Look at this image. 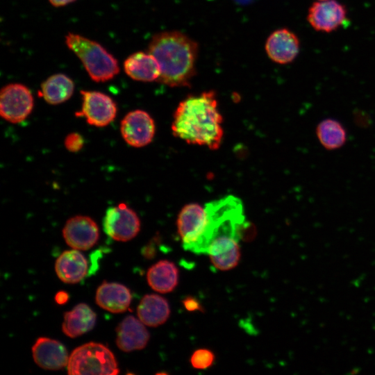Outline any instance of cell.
<instances>
[{
	"mask_svg": "<svg viewBox=\"0 0 375 375\" xmlns=\"http://www.w3.org/2000/svg\"><path fill=\"white\" fill-rule=\"evenodd\" d=\"M222 119L215 92L206 91L180 102L172 130L175 136L189 144L217 149L223 138Z\"/></svg>",
	"mask_w": 375,
	"mask_h": 375,
	"instance_id": "7a4b0ae2",
	"label": "cell"
},
{
	"mask_svg": "<svg viewBox=\"0 0 375 375\" xmlns=\"http://www.w3.org/2000/svg\"><path fill=\"white\" fill-rule=\"evenodd\" d=\"M96 318L95 312L87 304L79 303L65 312L62 331L69 338L80 336L93 328Z\"/></svg>",
	"mask_w": 375,
	"mask_h": 375,
	"instance_id": "ffe728a7",
	"label": "cell"
},
{
	"mask_svg": "<svg viewBox=\"0 0 375 375\" xmlns=\"http://www.w3.org/2000/svg\"><path fill=\"white\" fill-rule=\"evenodd\" d=\"M205 217V208L196 203L185 205L179 212L178 233L184 249L191 251L201 233Z\"/></svg>",
	"mask_w": 375,
	"mask_h": 375,
	"instance_id": "4fadbf2b",
	"label": "cell"
},
{
	"mask_svg": "<svg viewBox=\"0 0 375 375\" xmlns=\"http://www.w3.org/2000/svg\"><path fill=\"white\" fill-rule=\"evenodd\" d=\"M265 49L268 57L274 62L285 65L292 62L300 49L297 35L286 28L272 32L265 42Z\"/></svg>",
	"mask_w": 375,
	"mask_h": 375,
	"instance_id": "7c38bea8",
	"label": "cell"
},
{
	"mask_svg": "<svg viewBox=\"0 0 375 375\" xmlns=\"http://www.w3.org/2000/svg\"><path fill=\"white\" fill-rule=\"evenodd\" d=\"M35 362L48 370L60 369L67 365L69 358L65 347L60 342L48 338H39L32 347Z\"/></svg>",
	"mask_w": 375,
	"mask_h": 375,
	"instance_id": "5bb4252c",
	"label": "cell"
},
{
	"mask_svg": "<svg viewBox=\"0 0 375 375\" xmlns=\"http://www.w3.org/2000/svg\"><path fill=\"white\" fill-rule=\"evenodd\" d=\"M68 294L64 291H60L55 297V300L58 304L65 303L68 301Z\"/></svg>",
	"mask_w": 375,
	"mask_h": 375,
	"instance_id": "4316f807",
	"label": "cell"
},
{
	"mask_svg": "<svg viewBox=\"0 0 375 375\" xmlns=\"http://www.w3.org/2000/svg\"><path fill=\"white\" fill-rule=\"evenodd\" d=\"M317 1H326V0H317Z\"/></svg>",
	"mask_w": 375,
	"mask_h": 375,
	"instance_id": "f1b7e54d",
	"label": "cell"
},
{
	"mask_svg": "<svg viewBox=\"0 0 375 375\" xmlns=\"http://www.w3.org/2000/svg\"><path fill=\"white\" fill-rule=\"evenodd\" d=\"M125 73L132 79L143 82L158 81L160 67L156 58L149 51L131 54L124 62Z\"/></svg>",
	"mask_w": 375,
	"mask_h": 375,
	"instance_id": "2e32d148",
	"label": "cell"
},
{
	"mask_svg": "<svg viewBox=\"0 0 375 375\" xmlns=\"http://www.w3.org/2000/svg\"><path fill=\"white\" fill-rule=\"evenodd\" d=\"M55 270L58 278L66 283H76L88 274V263L77 249L63 251L57 258Z\"/></svg>",
	"mask_w": 375,
	"mask_h": 375,
	"instance_id": "ac0fdd59",
	"label": "cell"
},
{
	"mask_svg": "<svg viewBox=\"0 0 375 375\" xmlns=\"http://www.w3.org/2000/svg\"><path fill=\"white\" fill-rule=\"evenodd\" d=\"M149 286L160 293L173 291L178 282V270L171 261L162 260L153 265L147 274Z\"/></svg>",
	"mask_w": 375,
	"mask_h": 375,
	"instance_id": "44dd1931",
	"label": "cell"
},
{
	"mask_svg": "<svg viewBox=\"0 0 375 375\" xmlns=\"http://www.w3.org/2000/svg\"><path fill=\"white\" fill-rule=\"evenodd\" d=\"M64 144L69 151L73 153L78 152L83 147L84 139L78 133H71L66 136Z\"/></svg>",
	"mask_w": 375,
	"mask_h": 375,
	"instance_id": "d4e9b609",
	"label": "cell"
},
{
	"mask_svg": "<svg viewBox=\"0 0 375 375\" xmlns=\"http://www.w3.org/2000/svg\"><path fill=\"white\" fill-rule=\"evenodd\" d=\"M132 299L131 291L124 285L103 281L98 288L95 300L98 306L112 313L125 312Z\"/></svg>",
	"mask_w": 375,
	"mask_h": 375,
	"instance_id": "e0dca14e",
	"label": "cell"
},
{
	"mask_svg": "<svg viewBox=\"0 0 375 375\" xmlns=\"http://www.w3.org/2000/svg\"><path fill=\"white\" fill-rule=\"evenodd\" d=\"M74 90V81L69 76L56 74L42 83L40 93L48 103L57 105L68 100Z\"/></svg>",
	"mask_w": 375,
	"mask_h": 375,
	"instance_id": "7402d4cb",
	"label": "cell"
},
{
	"mask_svg": "<svg viewBox=\"0 0 375 375\" xmlns=\"http://www.w3.org/2000/svg\"><path fill=\"white\" fill-rule=\"evenodd\" d=\"M148 51L160 67L158 81L170 87L190 85L196 74L198 44L178 31L160 32L151 38Z\"/></svg>",
	"mask_w": 375,
	"mask_h": 375,
	"instance_id": "3957f363",
	"label": "cell"
},
{
	"mask_svg": "<svg viewBox=\"0 0 375 375\" xmlns=\"http://www.w3.org/2000/svg\"><path fill=\"white\" fill-rule=\"evenodd\" d=\"M306 19L316 31L328 33L344 25L347 10L336 0L317 1L309 7Z\"/></svg>",
	"mask_w": 375,
	"mask_h": 375,
	"instance_id": "9c48e42d",
	"label": "cell"
},
{
	"mask_svg": "<svg viewBox=\"0 0 375 375\" xmlns=\"http://www.w3.org/2000/svg\"><path fill=\"white\" fill-rule=\"evenodd\" d=\"M68 374L115 375L119 368L115 356L106 346L95 342L84 344L70 354Z\"/></svg>",
	"mask_w": 375,
	"mask_h": 375,
	"instance_id": "5b68a950",
	"label": "cell"
},
{
	"mask_svg": "<svg viewBox=\"0 0 375 375\" xmlns=\"http://www.w3.org/2000/svg\"><path fill=\"white\" fill-rule=\"evenodd\" d=\"M76 0H49V3L54 7H61L71 3Z\"/></svg>",
	"mask_w": 375,
	"mask_h": 375,
	"instance_id": "83f0119b",
	"label": "cell"
},
{
	"mask_svg": "<svg viewBox=\"0 0 375 375\" xmlns=\"http://www.w3.org/2000/svg\"><path fill=\"white\" fill-rule=\"evenodd\" d=\"M81 110L76 112L77 117H83L88 124L103 127L115 118L117 107L115 101L108 95L98 91L81 90Z\"/></svg>",
	"mask_w": 375,
	"mask_h": 375,
	"instance_id": "52a82bcc",
	"label": "cell"
},
{
	"mask_svg": "<svg viewBox=\"0 0 375 375\" xmlns=\"http://www.w3.org/2000/svg\"><path fill=\"white\" fill-rule=\"evenodd\" d=\"M34 99L30 90L21 83H10L0 92V114L6 121L17 124L32 112Z\"/></svg>",
	"mask_w": 375,
	"mask_h": 375,
	"instance_id": "8992f818",
	"label": "cell"
},
{
	"mask_svg": "<svg viewBox=\"0 0 375 375\" xmlns=\"http://www.w3.org/2000/svg\"><path fill=\"white\" fill-rule=\"evenodd\" d=\"M315 132L319 143L328 151L341 148L347 141V131L343 124L335 119L322 120L317 125Z\"/></svg>",
	"mask_w": 375,
	"mask_h": 375,
	"instance_id": "603a6c76",
	"label": "cell"
},
{
	"mask_svg": "<svg viewBox=\"0 0 375 375\" xmlns=\"http://www.w3.org/2000/svg\"><path fill=\"white\" fill-rule=\"evenodd\" d=\"M201 233L191 249L208 254L215 268H234L240 258L239 242L246 219L241 200L233 195L207 203Z\"/></svg>",
	"mask_w": 375,
	"mask_h": 375,
	"instance_id": "6da1fadb",
	"label": "cell"
},
{
	"mask_svg": "<svg viewBox=\"0 0 375 375\" xmlns=\"http://www.w3.org/2000/svg\"><path fill=\"white\" fill-rule=\"evenodd\" d=\"M183 303L185 309L190 312L196 310L201 311L203 308L201 303L192 297H187L185 298Z\"/></svg>",
	"mask_w": 375,
	"mask_h": 375,
	"instance_id": "484cf974",
	"label": "cell"
},
{
	"mask_svg": "<svg viewBox=\"0 0 375 375\" xmlns=\"http://www.w3.org/2000/svg\"><path fill=\"white\" fill-rule=\"evenodd\" d=\"M137 313L139 319L144 325L156 327L168 319L170 308L167 300L161 296L146 294L138 306Z\"/></svg>",
	"mask_w": 375,
	"mask_h": 375,
	"instance_id": "d6986e66",
	"label": "cell"
},
{
	"mask_svg": "<svg viewBox=\"0 0 375 375\" xmlns=\"http://www.w3.org/2000/svg\"><path fill=\"white\" fill-rule=\"evenodd\" d=\"M65 43L81 60L94 81L106 82L119 74L117 60L98 42L79 34L69 33L65 36Z\"/></svg>",
	"mask_w": 375,
	"mask_h": 375,
	"instance_id": "277c9868",
	"label": "cell"
},
{
	"mask_svg": "<svg viewBox=\"0 0 375 375\" xmlns=\"http://www.w3.org/2000/svg\"><path fill=\"white\" fill-rule=\"evenodd\" d=\"M120 131L125 142L133 147L149 144L155 135V123L144 110H135L127 113L120 123Z\"/></svg>",
	"mask_w": 375,
	"mask_h": 375,
	"instance_id": "30bf717a",
	"label": "cell"
},
{
	"mask_svg": "<svg viewBox=\"0 0 375 375\" xmlns=\"http://www.w3.org/2000/svg\"><path fill=\"white\" fill-rule=\"evenodd\" d=\"M66 243L77 250H88L97 244L99 232L97 223L90 217L76 215L69 219L63 229Z\"/></svg>",
	"mask_w": 375,
	"mask_h": 375,
	"instance_id": "8fae6325",
	"label": "cell"
},
{
	"mask_svg": "<svg viewBox=\"0 0 375 375\" xmlns=\"http://www.w3.org/2000/svg\"><path fill=\"white\" fill-rule=\"evenodd\" d=\"M103 228L106 234L113 240L126 242L138 235L140 229V221L133 210L121 203L106 210Z\"/></svg>",
	"mask_w": 375,
	"mask_h": 375,
	"instance_id": "ba28073f",
	"label": "cell"
},
{
	"mask_svg": "<svg viewBox=\"0 0 375 375\" xmlns=\"http://www.w3.org/2000/svg\"><path fill=\"white\" fill-rule=\"evenodd\" d=\"M116 344L125 352L144 349L149 340V333L144 324L133 316L126 317L116 328Z\"/></svg>",
	"mask_w": 375,
	"mask_h": 375,
	"instance_id": "9a60e30c",
	"label": "cell"
},
{
	"mask_svg": "<svg viewBox=\"0 0 375 375\" xmlns=\"http://www.w3.org/2000/svg\"><path fill=\"white\" fill-rule=\"evenodd\" d=\"M215 358V356L210 350L199 349L191 356L190 363L194 369H206L213 364Z\"/></svg>",
	"mask_w": 375,
	"mask_h": 375,
	"instance_id": "cb8c5ba5",
	"label": "cell"
}]
</instances>
